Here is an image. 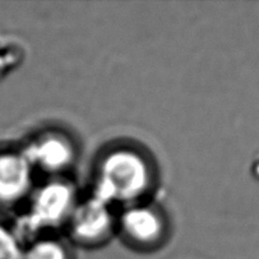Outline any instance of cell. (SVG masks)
<instances>
[{
    "label": "cell",
    "mask_w": 259,
    "mask_h": 259,
    "mask_svg": "<svg viewBox=\"0 0 259 259\" xmlns=\"http://www.w3.org/2000/svg\"><path fill=\"white\" fill-rule=\"evenodd\" d=\"M156 182L151 158L132 146H116L103 153L96 164L95 189L98 195L113 206L124 207L146 201Z\"/></svg>",
    "instance_id": "cell-1"
},
{
    "label": "cell",
    "mask_w": 259,
    "mask_h": 259,
    "mask_svg": "<svg viewBox=\"0 0 259 259\" xmlns=\"http://www.w3.org/2000/svg\"><path fill=\"white\" fill-rule=\"evenodd\" d=\"M78 200L72 182L65 177L50 179L34 187L27 200V211L14 230L24 242L47 235L61 227L66 228Z\"/></svg>",
    "instance_id": "cell-2"
},
{
    "label": "cell",
    "mask_w": 259,
    "mask_h": 259,
    "mask_svg": "<svg viewBox=\"0 0 259 259\" xmlns=\"http://www.w3.org/2000/svg\"><path fill=\"white\" fill-rule=\"evenodd\" d=\"M113 207L95 194L78 200L66 225L71 240L86 248L105 244L118 228V215Z\"/></svg>",
    "instance_id": "cell-3"
},
{
    "label": "cell",
    "mask_w": 259,
    "mask_h": 259,
    "mask_svg": "<svg viewBox=\"0 0 259 259\" xmlns=\"http://www.w3.org/2000/svg\"><path fill=\"white\" fill-rule=\"evenodd\" d=\"M116 230L131 247L139 250H153L166 240L168 224L158 206L142 201L124 207L118 215Z\"/></svg>",
    "instance_id": "cell-4"
},
{
    "label": "cell",
    "mask_w": 259,
    "mask_h": 259,
    "mask_svg": "<svg viewBox=\"0 0 259 259\" xmlns=\"http://www.w3.org/2000/svg\"><path fill=\"white\" fill-rule=\"evenodd\" d=\"M34 172H42L51 179L63 177L75 164L77 148L68 134L60 131H46L28 142L22 149Z\"/></svg>",
    "instance_id": "cell-5"
},
{
    "label": "cell",
    "mask_w": 259,
    "mask_h": 259,
    "mask_svg": "<svg viewBox=\"0 0 259 259\" xmlns=\"http://www.w3.org/2000/svg\"><path fill=\"white\" fill-rule=\"evenodd\" d=\"M34 169L22 151L0 152V205L14 206L34 190Z\"/></svg>",
    "instance_id": "cell-6"
},
{
    "label": "cell",
    "mask_w": 259,
    "mask_h": 259,
    "mask_svg": "<svg viewBox=\"0 0 259 259\" xmlns=\"http://www.w3.org/2000/svg\"><path fill=\"white\" fill-rule=\"evenodd\" d=\"M24 259H75L71 247L65 240L42 235L24 243Z\"/></svg>",
    "instance_id": "cell-7"
},
{
    "label": "cell",
    "mask_w": 259,
    "mask_h": 259,
    "mask_svg": "<svg viewBox=\"0 0 259 259\" xmlns=\"http://www.w3.org/2000/svg\"><path fill=\"white\" fill-rule=\"evenodd\" d=\"M24 60V48L20 40L0 34V78L18 68Z\"/></svg>",
    "instance_id": "cell-8"
},
{
    "label": "cell",
    "mask_w": 259,
    "mask_h": 259,
    "mask_svg": "<svg viewBox=\"0 0 259 259\" xmlns=\"http://www.w3.org/2000/svg\"><path fill=\"white\" fill-rule=\"evenodd\" d=\"M0 259H24V243L14 229L0 224Z\"/></svg>",
    "instance_id": "cell-9"
}]
</instances>
